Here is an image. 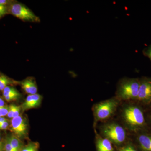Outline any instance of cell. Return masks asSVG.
Returning <instances> with one entry per match:
<instances>
[{"label": "cell", "instance_id": "d4e9b609", "mask_svg": "<svg viewBox=\"0 0 151 151\" xmlns=\"http://www.w3.org/2000/svg\"><path fill=\"white\" fill-rule=\"evenodd\" d=\"M10 1L6 0H0V5L6 6L7 5L9 4Z\"/></svg>", "mask_w": 151, "mask_h": 151}, {"label": "cell", "instance_id": "30bf717a", "mask_svg": "<svg viewBox=\"0 0 151 151\" xmlns=\"http://www.w3.org/2000/svg\"><path fill=\"white\" fill-rule=\"evenodd\" d=\"M96 133L95 145L97 151H115L111 142Z\"/></svg>", "mask_w": 151, "mask_h": 151}, {"label": "cell", "instance_id": "f546056e", "mask_svg": "<svg viewBox=\"0 0 151 151\" xmlns=\"http://www.w3.org/2000/svg\"><path fill=\"white\" fill-rule=\"evenodd\" d=\"M0 151H4V143L2 142H0Z\"/></svg>", "mask_w": 151, "mask_h": 151}, {"label": "cell", "instance_id": "44dd1931", "mask_svg": "<svg viewBox=\"0 0 151 151\" xmlns=\"http://www.w3.org/2000/svg\"><path fill=\"white\" fill-rule=\"evenodd\" d=\"M9 108V106H8L0 108V117L7 116L8 113Z\"/></svg>", "mask_w": 151, "mask_h": 151}, {"label": "cell", "instance_id": "e0dca14e", "mask_svg": "<svg viewBox=\"0 0 151 151\" xmlns=\"http://www.w3.org/2000/svg\"><path fill=\"white\" fill-rule=\"evenodd\" d=\"M143 54L150 59L151 62V44L143 50Z\"/></svg>", "mask_w": 151, "mask_h": 151}, {"label": "cell", "instance_id": "d6986e66", "mask_svg": "<svg viewBox=\"0 0 151 151\" xmlns=\"http://www.w3.org/2000/svg\"><path fill=\"white\" fill-rule=\"evenodd\" d=\"M16 106V105H14V104H12L9 106L8 113L7 116L9 119H12Z\"/></svg>", "mask_w": 151, "mask_h": 151}, {"label": "cell", "instance_id": "7402d4cb", "mask_svg": "<svg viewBox=\"0 0 151 151\" xmlns=\"http://www.w3.org/2000/svg\"><path fill=\"white\" fill-rule=\"evenodd\" d=\"M21 110V106H17V105H16L15 109L14 112L13 114V118H15V117H18V116H20V111Z\"/></svg>", "mask_w": 151, "mask_h": 151}, {"label": "cell", "instance_id": "1f68e13d", "mask_svg": "<svg viewBox=\"0 0 151 151\" xmlns=\"http://www.w3.org/2000/svg\"><path fill=\"white\" fill-rule=\"evenodd\" d=\"M146 111L147 112H151V104L148 107L146 108Z\"/></svg>", "mask_w": 151, "mask_h": 151}, {"label": "cell", "instance_id": "277c9868", "mask_svg": "<svg viewBox=\"0 0 151 151\" xmlns=\"http://www.w3.org/2000/svg\"><path fill=\"white\" fill-rule=\"evenodd\" d=\"M120 101L115 97L94 104L92 111L95 121L104 122L111 119L118 109Z\"/></svg>", "mask_w": 151, "mask_h": 151}, {"label": "cell", "instance_id": "603a6c76", "mask_svg": "<svg viewBox=\"0 0 151 151\" xmlns=\"http://www.w3.org/2000/svg\"><path fill=\"white\" fill-rule=\"evenodd\" d=\"M146 119L149 129H151V112H146Z\"/></svg>", "mask_w": 151, "mask_h": 151}, {"label": "cell", "instance_id": "83f0119b", "mask_svg": "<svg viewBox=\"0 0 151 151\" xmlns=\"http://www.w3.org/2000/svg\"><path fill=\"white\" fill-rule=\"evenodd\" d=\"M6 76H5L2 75L1 76H0V86H1V84L2 83L3 81H4V80Z\"/></svg>", "mask_w": 151, "mask_h": 151}, {"label": "cell", "instance_id": "7c38bea8", "mask_svg": "<svg viewBox=\"0 0 151 151\" xmlns=\"http://www.w3.org/2000/svg\"><path fill=\"white\" fill-rule=\"evenodd\" d=\"M11 145L15 151H21L23 147V143L22 141L15 135H12L8 137Z\"/></svg>", "mask_w": 151, "mask_h": 151}, {"label": "cell", "instance_id": "52a82bcc", "mask_svg": "<svg viewBox=\"0 0 151 151\" xmlns=\"http://www.w3.org/2000/svg\"><path fill=\"white\" fill-rule=\"evenodd\" d=\"M134 135V143L140 151H151V129L143 130Z\"/></svg>", "mask_w": 151, "mask_h": 151}, {"label": "cell", "instance_id": "7a4b0ae2", "mask_svg": "<svg viewBox=\"0 0 151 151\" xmlns=\"http://www.w3.org/2000/svg\"><path fill=\"white\" fill-rule=\"evenodd\" d=\"M140 80L139 78H124L118 82L116 97L120 101L135 102L137 97Z\"/></svg>", "mask_w": 151, "mask_h": 151}, {"label": "cell", "instance_id": "5bb4252c", "mask_svg": "<svg viewBox=\"0 0 151 151\" xmlns=\"http://www.w3.org/2000/svg\"><path fill=\"white\" fill-rule=\"evenodd\" d=\"M40 145L37 142H30L24 146L21 151H38Z\"/></svg>", "mask_w": 151, "mask_h": 151}, {"label": "cell", "instance_id": "9a60e30c", "mask_svg": "<svg viewBox=\"0 0 151 151\" xmlns=\"http://www.w3.org/2000/svg\"><path fill=\"white\" fill-rule=\"evenodd\" d=\"M3 94L4 97L5 96H8L10 95H21L20 93H19L14 88L11 86H7L4 89L3 91Z\"/></svg>", "mask_w": 151, "mask_h": 151}, {"label": "cell", "instance_id": "ac0fdd59", "mask_svg": "<svg viewBox=\"0 0 151 151\" xmlns=\"http://www.w3.org/2000/svg\"><path fill=\"white\" fill-rule=\"evenodd\" d=\"M21 95H10L8 96H5L4 99L6 101L9 102L11 101H15V100H17L21 97Z\"/></svg>", "mask_w": 151, "mask_h": 151}, {"label": "cell", "instance_id": "9c48e42d", "mask_svg": "<svg viewBox=\"0 0 151 151\" xmlns=\"http://www.w3.org/2000/svg\"><path fill=\"white\" fill-rule=\"evenodd\" d=\"M42 99V96L40 94H29L22 105V111L23 112L39 107L41 104Z\"/></svg>", "mask_w": 151, "mask_h": 151}, {"label": "cell", "instance_id": "6da1fadb", "mask_svg": "<svg viewBox=\"0 0 151 151\" xmlns=\"http://www.w3.org/2000/svg\"><path fill=\"white\" fill-rule=\"evenodd\" d=\"M121 117L124 127L133 135L149 129L145 109L135 102H129L123 105Z\"/></svg>", "mask_w": 151, "mask_h": 151}, {"label": "cell", "instance_id": "cb8c5ba5", "mask_svg": "<svg viewBox=\"0 0 151 151\" xmlns=\"http://www.w3.org/2000/svg\"><path fill=\"white\" fill-rule=\"evenodd\" d=\"M9 126L8 121L0 123V129L6 130L8 129Z\"/></svg>", "mask_w": 151, "mask_h": 151}, {"label": "cell", "instance_id": "ffe728a7", "mask_svg": "<svg viewBox=\"0 0 151 151\" xmlns=\"http://www.w3.org/2000/svg\"><path fill=\"white\" fill-rule=\"evenodd\" d=\"M11 84V81L6 76L4 80L3 81L1 86H0V91H3L4 89L6 88V86H8L9 84Z\"/></svg>", "mask_w": 151, "mask_h": 151}, {"label": "cell", "instance_id": "ba28073f", "mask_svg": "<svg viewBox=\"0 0 151 151\" xmlns=\"http://www.w3.org/2000/svg\"><path fill=\"white\" fill-rule=\"evenodd\" d=\"M10 130L19 139L24 138L27 134L28 124L26 119L22 116L12 119Z\"/></svg>", "mask_w": 151, "mask_h": 151}, {"label": "cell", "instance_id": "d6a6232c", "mask_svg": "<svg viewBox=\"0 0 151 151\" xmlns=\"http://www.w3.org/2000/svg\"><path fill=\"white\" fill-rule=\"evenodd\" d=\"M2 142L1 141V137L0 136V142Z\"/></svg>", "mask_w": 151, "mask_h": 151}, {"label": "cell", "instance_id": "4dcf8cb0", "mask_svg": "<svg viewBox=\"0 0 151 151\" xmlns=\"http://www.w3.org/2000/svg\"><path fill=\"white\" fill-rule=\"evenodd\" d=\"M7 9V8L6 6L0 5V10Z\"/></svg>", "mask_w": 151, "mask_h": 151}, {"label": "cell", "instance_id": "4fadbf2b", "mask_svg": "<svg viewBox=\"0 0 151 151\" xmlns=\"http://www.w3.org/2000/svg\"><path fill=\"white\" fill-rule=\"evenodd\" d=\"M119 151H140L134 143H125L119 149Z\"/></svg>", "mask_w": 151, "mask_h": 151}, {"label": "cell", "instance_id": "5b68a950", "mask_svg": "<svg viewBox=\"0 0 151 151\" xmlns=\"http://www.w3.org/2000/svg\"><path fill=\"white\" fill-rule=\"evenodd\" d=\"M139 80V88L135 102L146 110L151 104V77L142 76Z\"/></svg>", "mask_w": 151, "mask_h": 151}, {"label": "cell", "instance_id": "484cf974", "mask_svg": "<svg viewBox=\"0 0 151 151\" xmlns=\"http://www.w3.org/2000/svg\"><path fill=\"white\" fill-rule=\"evenodd\" d=\"M7 12V9L0 10V18L5 15Z\"/></svg>", "mask_w": 151, "mask_h": 151}, {"label": "cell", "instance_id": "f1b7e54d", "mask_svg": "<svg viewBox=\"0 0 151 151\" xmlns=\"http://www.w3.org/2000/svg\"><path fill=\"white\" fill-rule=\"evenodd\" d=\"M6 121H8V120L6 119V118H4V117H0V123L6 122Z\"/></svg>", "mask_w": 151, "mask_h": 151}, {"label": "cell", "instance_id": "4316f807", "mask_svg": "<svg viewBox=\"0 0 151 151\" xmlns=\"http://www.w3.org/2000/svg\"><path fill=\"white\" fill-rule=\"evenodd\" d=\"M5 103L4 100L0 97V108L5 107Z\"/></svg>", "mask_w": 151, "mask_h": 151}, {"label": "cell", "instance_id": "3957f363", "mask_svg": "<svg viewBox=\"0 0 151 151\" xmlns=\"http://www.w3.org/2000/svg\"><path fill=\"white\" fill-rule=\"evenodd\" d=\"M100 131L101 137L108 139L113 145L122 146L127 142L126 129L118 122H107L100 127Z\"/></svg>", "mask_w": 151, "mask_h": 151}, {"label": "cell", "instance_id": "8fae6325", "mask_svg": "<svg viewBox=\"0 0 151 151\" xmlns=\"http://www.w3.org/2000/svg\"><path fill=\"white\" fill-rule=\"evenodd\" d=\"M22 88L27 94H36L37 92V87L36 82L31 78L25 79L21 82Z\"/></svg>", "mask_w": 151, "mask_h": 151}, {"label": "cell", "instance_id": "2e32d148", "mask_svg": "<svg viewBox=\"0 0 151 151\" xmlns=\"http://www.w3.org/2000/svg\"><path fill=\"white\" fill-rule=\"evenodd\" d=\"M4 151H15L11 145L8 138H7L4 143Z\"/></svg>", "mask_w": 151, "mask_h": 151}, {"label": "cell", "instance_id": "8992f818", "mask_svg": "<svg viewBox=\"0 0 151 151\" xmlns=\"http://www.w3.org/2000/svg\"><path fill=\"white\" fill-rule=\"evenodd\" d=\"M9 12L15 17L23 21L31 22L39 21V18L32 11L19 3L12 4L10 6Z\"/></svg>", "mask_w": 151, "mask_h": 151}]
</instances>
